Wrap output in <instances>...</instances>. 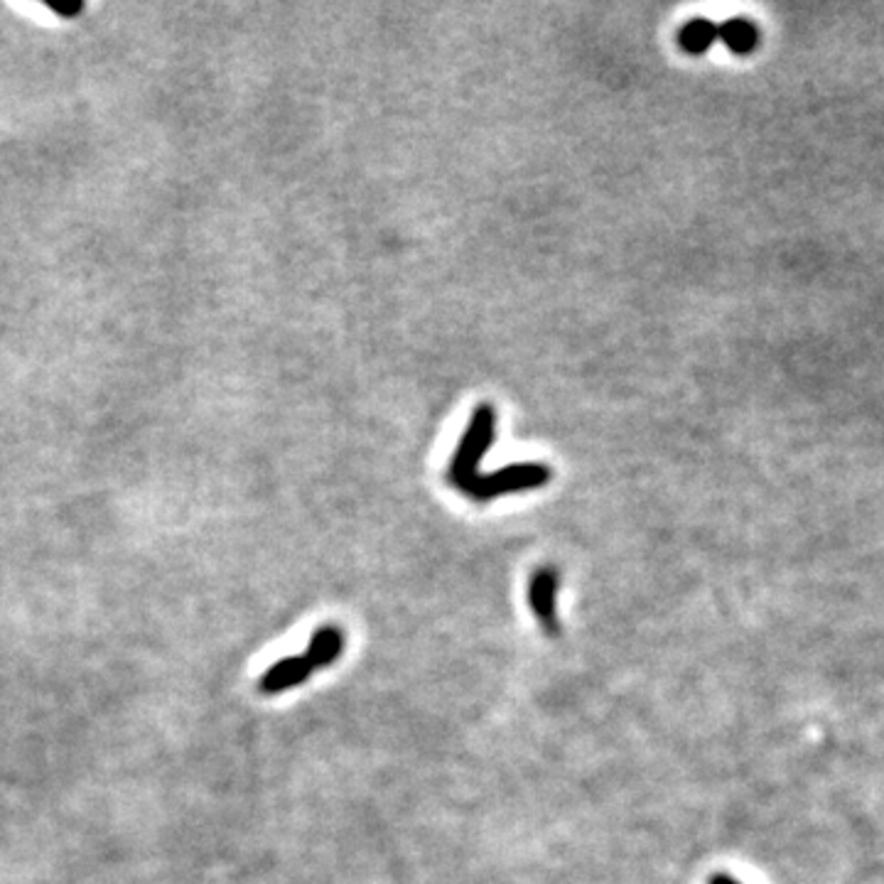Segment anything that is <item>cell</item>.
<instances>
[{
  "label": "cell",
  "instance_id": "1",
  "mask_svg": "<svg viewBox=\"0 0 884 884\" xmlns=\"http://www.w3.org/2000/svg\"><path fill=\"white\" fill-rule=\"evenodd\" d=\"M496 438V408L489 404H482L472 414L467 430L459 440L457 450L450 459V467H447V482L453 484L455 489L467 492L469 484L479 477V465L484 455L489 453V447L494 445Z\"/></svg>",
  "mask_w": 884,
  "mask_h": 884
},
{
  "label": "cell",
  "instance_id": "2",
  "mask_svg": "<svg viewBox=\"0 0 884 884\" xmlns=\"http://www.w3.org/2000/svg\"><path fill=\"white\" fill-rule=\"evenodd\" d=\"M553 479V472L546 465L538 463H524V465H508L492 472V475H479L469 484L465 492L469 499L475 502H492L499 499L504 494H516L526 489H541Z\"/></svg>",
  "mask_w": 884,
  "mask_h": 884
},
{
  "label": "cell",
  "instance_id": "3",
  "mask_svg": "<svg viewBox=\"0 0 884 884\" xmlns=\"http://www.w3.org/2000/svg\"><path fill=\"white\" fill-rule=\"evenodd\" d=\"M558 590H561L558 567H538L534 577L528 580L531 612H534L538 624L543 626V632L548 637H555L561 632Z\"/></svg>",
  "mask_w": 884,
  "mask_h": 884
},
{
  "label": "cell",
  "instance_id": "4",
  "mask_svg": "<svg viewBox=\"0 0 884 884\" xmlns=\"http://www.w3.org/2000/svg\"><path fill=\"white\" fill-rule=\"evenodd\" d=\"M312 673L310 663L302 659V657H288L283 661L273 663L269 671L261 676V693L265 696H273V693H283L288 688H295L300 683L308 681V676Z\"/></svg>",
  "mask_w": 884,
  "mask_h": 884
},
{
  "label": "cell",
  "instance_id": "5",
  "mask_svg": "<svg viewBox=\"0 0 884 884\" xmlns=\"http://www.w3.org/2000/svg\"><path fill=\"white\" fill-rule=\"evenodd\" d=\"M342 651H344V632L334 624H324L310 637L308 651L302 659L310 663L312 671H318L324 669V666L334 663L339 657H342Z\"/></svg>",
  "mask_w": 884,
  "mask_h": 884
},
{
  "label": "cell",
  "instance_id": "6",
  "mask_svg": "<svg viewBox=\"0 0 884 884\" xmlns=\"http://www.w3.org/2000/svg\"><path fill=\"white\" fill-rule=\"evenodd\" d=\"M718 40L735 55H752L759 45V28L747 18H732L718 26Z\"/></svg>",
  "mask_w": 884,
  "mask_h": 884
},
{
  "label": "cell",
  "instance_id": "7",
  "mask_svg": "<svg viewBox=\"0 0 884 884\" xmlns=\"http://www.w3.org/2000/svg\"><path fill=\"white\" fill-rule=\"evenodd\" d=\"M718 42V26L708 18H693L678 30V47L686 55H706L712 45Z\"/></svg>",
  "mask_w": 884,
  "mask_h": 884
},
{
  "label": "cell",
  "instance_id": "8",
  "mask_svg": "<svg viewBox=\"0 0 884 884\" xmlns=\"http://www.w3.org/2000/svg\"><path fill=\"white\" fill-rule=\"evenodd\" d=\"M710 884H740V882L730 875H716V877H710Z\"/></svg>",
  "mask_w": 884,
  "mask_h": 884
}]
</instances>
